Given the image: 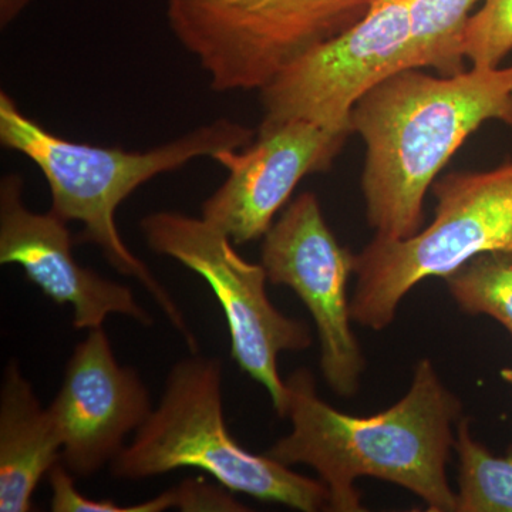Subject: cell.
<instances>
[{"label": "cell", "instance_id": "obj_9", "mask_svg": "<svg viewBox=\"0 0 512 512\" xmlns=\"http://www.w3.org/2000/svg\"><path fill=\"white\" fill-rule=\"evenodd\" d=\"M355 262L356 255L330 231L313 192L298 195L265 234L262 265L268 281L289 286L311 312L323 377L343 397L357 392L365 369L350 326L348 282Z\"/></svg>", "mask_w": 512, "mask_h": 512}, {"label": "cell", "instance_id": "obj_7", "mask_svg": "<svg viewBox=\"0 0 512 512\" xmlns=\"http://www.w3.org/2000/svg\"><path fill=\"white\" fill-rule=\"evenodd\" d=\"M141 231L154 252L175 259L210 285L227 319L232 359L268 390L276 413L285 417L288 393L278 356L309 348L311 332L269 301L264 265L245 261L231 238L204 218L156 212L141 221Z\"/></svg>", "mask_w": 512, "mask_h": 512}, {"label": "cell", "instance_id": "obj_8", "mask_svg": "<svg viewBox=\"0 0 512 512\" xmlns=\"http://www.w3.org/2000/svg\"><path fill=\"white\" fill-rule=\"evenodd\" d=\"M410 40V0H376L353 28L313 47L259 90V127L303 120L352 133L357 101L386 77L410 69Z\"/></svg>", "mask_w": 512, "mask_h": 512}, {"label": "cell", "instance_id": "obj_19", "mask_svg": "<svg viewBox=\"0 0 512 512\" xmlns=\"http://www.w3.org/2000/svg\"><path fill=\"white\" fill-rule=\"evenodd\" d=\"M30 0H0V23L3 28L28 6Z\"/></svg>", "mask_w": 512, "mask_h": 512}, {"label": "cell", "instance_id": "obj_2", "mask_svg": "<svg viewBox=\"0 0 512 512\" xmlns=\"http://www.w3.org/2000/svg\"><path fill=\"white\" fill-rule=\"evenodd\" d=\"M487 121L512 128V66L453 76L412 67L357 101L350 130L366 146L362 192L376 238L396 241L420 231L427 191Z\"/></svg>", "mask_w": 512, "mask_h": 512}, {"label": "cell", "instance_id": "obj_20", "mask_svg": "<svg viewBox=\"0 0 512 512\" xmlns=\"http://www.w3.org/2000/svg\"><path fill=\"white\" fill-rule=\"evenodd\" d=\"M501 379L512 386V369L511 367H505V369L500 372Z\"/></svg>", "mask_w": 512, "mask_h": 512}, {"label": "cell", "instance_id": "obj_13", "mask_svg": "<svg viewBox=\"0 0 512 512\" xmlns=\"http://www.w3.org/2000/svg\"><path fill=\"white\" fill-rule=\"evenodd\" d=\"M62 436L49 407L10 360L0 389V511L33 510V493L62 460Z\"/></svg>", "mask_w": 512, "mask_h": 512}, {"label": "cell", "instance_id": "obj_14", "mask_svg": "<svg viewBox=\"0 0 512 512\" xmlns=\"http://www.w3.org/2000/svg\"><path fill=\"white\" fill-rule=\"evenodd\" d=\"M481 0H410L409 66L433 69L441 76L464 72L461 39L467 20Z\"/></svg>", "mask_w": 512, "mask_h": 512}, {"label": "cell", "instance_id": "obj_6", "mask_svg": "<svg viewBox=\"0 0 512 512\" xmlns=\"http://www.w3.org/2000/svg\"><path fill=\"white\" fill-rule=\"evenodd\" d=\"M375 2L167 0V19L215 92L262 90L313 47L353 28Z\"/></svg>", "mask_w": 512, "mask_h": 512}, {"label": "cell", "instance_id": "obj_11", "mask_svg": "<svg viewBox=\"0 0 512 512\" xmlns=\"http://www.w3.org/2000/svg\"><path fill=\"white\" fill-rule=\"evenodd\" d=\"M49 410L62 436L64 467L89 477L116 460L153 407L146 384L136 370L119 365L109 338L97 328L74 348Z\"/></svg>", "mask_w": 512, "mask_h": 512}, {"label": "cell", "instance_id": "obj_17", "mask_svg": "<svg viewBox=\"0 0 512 512\" xmlns=\"http://www.w3.org/2000/svg\"><path fill=\"white\" fill-rule=\"evenodd\" d=\"M483 2L467 20L461 53L477 69H495L512 52V0Z\"/></svg>", "mask_w": 512, "mask_h": 512}, {"label": "cell", "instance_id": "obj_10", "mask_svg": "<svg viewBox=\"0 0 512 512\" xmlns=\"http://www.w3.org/2000/svg\"><path fill=\"white\" fill-rule=\"evenodd\" d=\"M350 134L303 120L259 127L248 147L215 158L229 175L202 204V218L235 245L264 237L296 185L328 171Z\"/></svg>", "mask_w": 512, "mask_h": 512}, {"label": "cell", "instance_id": "obj_16", "mask_svg": "<svg viewBox=\"0 0 512 512\" xmlns=\"http://www.w3.org/2000/svg\"><path fill=\"white\" fill-rule=\"evenodd\" d=\"M444 279L464 312L491 316L512 338V251L474 256Z\"/></svg>", "mask_w": 512, "mask_h": 512}, {"label": "cell", "instance_id": "obj_1", "mask_svg": "<svg viewBox=\"0 0 512 512\" xmlns=\"http://www.w3.org/2000/svg\"><path fill=\"white\" fill-rule=\"evenodd\" d=\"M285 383V417L292 431L265 454L288 467H312L328 487V510H365L353 484L359 477H375L412 491L430 511H456L446 466L456 443L451 427L463 406L429 359L416 366L406 396L373 416H352L323 402L306 369Z\"/></svg>", "mask_w": 512, "mask_h": 512}, {"label": "cell", "instance_id": "obj_12", "mask_svg": "<svg viewBox=\"0 0 512 512\" xmlns=\"http://www.w3.org/2000/svg\"><path fill=\"white\" fill-rule=\"evenodd\" d=\"M18 174L0 183V264L19 265L26 278L57 305H70L77 330L101 328L110 315L151 325L128 286L76 261L67 222L55 212L37 214L23 204Z\"/></svg>", "mask_w": 512, "mask_h": 512}, {"label": "cell", "instance_id": "obj_18", "mask_svg": "<svg viewBox=\"0 0 512 512\" xmlns=\"http://www.w3.org/2000/svg\"><path fill=\"white\" fill-rule=\"evenodd\" d=\"M175 490L178 494V510L181 511H247L244 505L225 493L227 488L207 484L202 478L185 480Z\"/></svg>", "mask_w": 512, "mask_h": 512}, {"label": "cell", "instance_id": "obj_4", "mask_svg": "<svg viewBox=\"0 0 512 512\" xmlns=\"http://www.w3.org/2000/svg\"><path fill=\"white\" fill-rule=\"evenodd\" d=\"M222 379L215 357L194 352L180 360L168 373L156 409L110 464L113 476L141 480L198 468L231 493L299 511L328 510L329 491L322 481L293 473L265 453H249L229 433Z\"/></svg>", "mask_w": 512, "mask_h": 512}, {"label": "cell", "instance_id": "obj_5", "mask_svg": "<svg viewBox=\"0 0 512 512\" xmlns=\"http://www.w3.org/2000/svg\"><path fill=\"white\" fill-rule=\"evenodd\" d=\"M434 218L406 239L376 238L356 255L352 319L387 328L399 303L424 279L446 278L474 256L512 251V160L485 171L437 178Z\"/></svg>", "mask_w": 512, "mask_h": 512}, {"label": "cell", "instance_id": "obj_15", "mask_svg": "<svg viewBox=\"0 0 512 512\" xmlns=\"http://www.w3.org/2000/svg\"><path fill=\"white\" fill-rule=\"evenodd\" d=\"M460 463L456 511L512 512V446L495 457L474 439L470 420L458 421L456 443Z\"/></svg>", "mask_w": 512, "mask_h": 512}, {"label": "cell", "instance_id": "obj_3", "mask_svg": "<svg viewBox=\"0 0 512 512\" xmlns=\"http://www.w3.org/2000/svg\"><path fill=\"white\" fill-rule=\"evenodd\" d=\"M251 128L218 119L150 151L90 146L47 131L29 119L8 93H0V141L39 167L52 192V210L63 221L83 225L80 242L96 245L121 275L131 276L156 299L191 352L197 340L170 293L128 249L116 225L121 202L157 175L178 170L195 158H217L254 141Z\"/></svg>", "mask_w": 512, "mask_h": 512}]
</instances>
